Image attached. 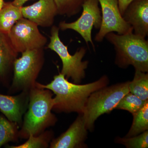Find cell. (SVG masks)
Masks as SVG:
<instances>
[{"label":"cell","mask_w":148,"mask_h":148,"mask_svg":"<svg viewBox=\"0 0 148 148\" xmlns=\"http://www.w3.org/2000/svg\"><path fill=\"white\" fill-rule=\"evenodd\" d=\"M105 38L114 46L119 67L124 69L131 65L135 71L148 73V41L145 38L135 34L133 30L123 35L111 32Z\"/></svg>","instance_id":"cell-3"},{"label":"cell","mask_w":148,"mask_h":148,"mask_svg":"<svg viewBox=\"0 0 148 148\" xmlns=\"http://www.w3.org/2000/svg\"><path fill=\"white\" fill-rule=\"evenodd\" d=\"M8 35L18 53L42 48L47 42L46 37L40 32L38 25L24 17L14 24Z\"/></svg>","instance_id":"cell-7"},{"label":"cell","mask_w":148,"mask_h":148,"mask_svg":"<svg viewBox=\"0 0 148 148\" xmlns=\"http://www.w3.org/2000/svg\"><path fill=\"white\" fill-rule=\"evenodd\" d=\"M87 130L82 114H79L69 129L58 138L52 139L50 148L84 147Z\"/></svg>","instance_id":"cell-11"},{"label":"cell","mask_w":148,"mask_h":148,"mask_svg":"<svg viewBox=\"0 0 148 148\" xmlns=\"http://www.w3.org/2000/svg\"><path fill=\"white\" fill-rule=\"evenodd\" d=\"M22 17L21 8L15 6L12 2H5L0 10V32L8 35L14 24Z\"/></svg>","instance_id":"cell-15"},{"label":"cell","mask_w":148,"mask_h":148,"mask_svg":"<svg viewBox=\"0 0 148 148\" xmlns=\"http://www.w3.org/2000/svg\"><path fill=\"white\" fill-rule=\"evenodd\" d=\"M122 17L136 35L145 38L148 34V0H133Z\"/></svg>","instance_id":"cell-12"},{"label":"cell","mask_w":148,"mask_h":148,"mask_svg":"<svg viewBox=\"0 0 148 148\" xmlns=\"http://www.w3.org/2000/svg\"><path fill=\"white\" fill-rule=\"evenodd\" d=\"M53 96L50 90L36 85L30 90L27 111L18 131L19 138L27 139L30 135L37 136L54 125L57 119L51 112L54 105Z\"/></svg>","instance_id":"cell-2"},{"label":"cell","mask_w":148,"mask_h":148,"mask_svg":"<svg viewBox=\"0 0 148 148\" xmlns=\"http://www.w3.org/2000/svg\"><path fill=\"white\" fill-rule=\"evenodd\" d=\"M147 101H143L129 92L122 98L115 109L125 110L133 114L140 110Z\"/></svg>","instance_id":"cell-21"},{"label":"cell","mask_w":148,"mask_h":148,"mask_svg":"<svg viewBox=\"0 0 148 148\" xmlns=\"http://www.w3.org/2000/svg\"><path fill=\"white\" fill-rule=\"evenodd\" d=\"M98 1L101 6L102 21L99 32L95 36V41L101 42L106 35L111 32L123 35L133 30L121 14L118 0H98Z\"/></svg>","instance_id":"cell-9"},{"label":"cell","mask_w":148,"mask_h":148,"mask_svg":"<svg viewBox=\"0 0 148 148\" xmlns=\"http://www.w3.org/2000/svg\"><path fill=\"white\" fill-rule=\"evenodd\" d=\"M58 27L52 26L51 30L50 42L47 48L56 52L62 62L61 73L67 79H71L73 83L79 84L85 77V70L88 66L87 61H82L86 52V49L82 47L74 55L69 53L68 47L61 41L59 36Z\"/></svg>","instance_id":"cell-6"},{"label":"cell","mask_w":148,"mask_h":148,"mask_svg":"<svg viewBox=\"0 0 148 148\" xmlns=\"http://www.w3.org/2000/svg\"><path fill=\"white\" fill-rule=\"evenodd\" d=\"M18 125L0 115V147L10 142L18 140Z\"/></svg>","instance_id":"cell-18"},{"label":"cell","mask_w":148,"mask_h":148,"mask_svg":"<svg viewBox=\"0 0 148 148\" xmlns=\"http://www.w3.org/2000/svg\"><path fill=\"white\" fill-rule=\"evenodd\" d=\"M132 115V125L125 138L136 136L148 130V101L140 110Z\"/></svg>","instance_id":"cell-17"},{"label":"cell","mask_w":148,"mask_h":148,"mask_svg":"<svg viewBox=\"0 0 148 148\" xmlns=\"http://www.w3.org/2000/svg\"><path fill=\"white\" fill-rule=\"evenodd\" d=\"M106 75L98 80L85 84L69 82L65 75L60 73L53 77V80L47 84L36 82V85L50 90L55 95L52 110L57 112H77L82 114L88 97L91 94L108 84Z\"/></svg>","instance_id":"cell-1"},{"label":"cell","mask_w":148,"mask_h":148,"mask_svg":"<svg viewBox=\"0 0 148 148\" xmlns=\"http://www.w3.org/2000/svg\"><path fill=\"white\" fill-rule=\"evenodd\" d=\"M129 92L144 101L148 99V74L147 73L135 71L133 80L130 82Z\"/></svg>","instance_id":"cell-16"},{"label":"cell","mask_w":148,"mask_h":148,"mask_svg":"<svg viewBox=\"0 0 148 148\" xmlns=\"http://www.w3.org/2000/svg\"><path fill=\"white\" fill-rule=\"evenodd\" d=\"M129 82L107 86L89 96L82 114L88 130H93L99 116L115 109L122 98L129 92Z\"/></svg>","instance_id":"cell-4"},{"label":"cell","mask_w":148,"mask_h":148,"mask_svg":"<svg viewBox=\"0 0 148 148\" xmlns=\"http://www.w3.org/2000/svg\"><path fill=\"white\" fill-rule=\"evenodd\" d=\"M133 1V0H118L120 12L122 16L130 4Z\"/></svg>","instance_id":"cell-23"},{"label":"cell","mask_w":148,"mask_h":148,"mask_svg":"<svg viewBox=\"0 0 148 148\" xmlns=\"http://www.w3.org/2000/svg\"><path fill=\"white\" fill-rule=\"evenodd\" d=\"M53 132L46 130L40 134L34 136L29 135L27 140L25 143L18 145H8V148H46L48 147L51 140L53 139Z\"/></svg>","instance_id":"cell-19"},{"label":"cell","mask_w":148,"mask_h":148,"mask_svg":"<svg viewBox=\"0 0 148 148\" xmlns=\"http://www.w3.org/2000/svg\"><path fill=\"white\" fill-rule=\"evenodd\" d=\"M5 2L4 1V0H0V10L2 8Z\"/></svg>","instance_id":"cell-25"},{"label":"cell","mask_w":148,"mask_h":148,"mask_svg":"<svg viewBox=\"0 0 148 148\" xmlns=\"http://www.w3.org/2000/svg\"><path fill=\"white\" fill-rule=\"evenodd\" d=\"M85 0H54L58 14L71 17L76 15L82 9Z\"/></svg>","instance_id":"cell-20"},{"label":"cell","mask_w":148,"mask_h":148,"mask_svg":"<svg viewBox=\"0 0 148 148\" xmlns=\"http://www.w3.org/2000/svg\"><path fill=\"white\" fill-rule=\"evenodd\" d=\"M16 58L13 66V77L10 91H29L36 86L44 63L43 48L26 51Z\"/></svg>","instance_id":"cell-5"},{"label":"cell","mask_w":148,"mask_h":148,"mask_svg":"<svg viewBox=\"0 0 148 148\" xmlns=\"http://www.w3.org/2000/svg\"><path fill=\"white\" fill-rule=\"evenodd\" d=\"M18 53L14 48L8 35L0 32V79H5L13 69Z\"/></svg>","instance_id":"cell-14"},{"label":"cell","mask_w":148,"mask_h":148,"mask_svg":"<svg viewBox=\"0 0 148 148\" xmlns=\"http://www.w3.org/2000/svg\"><path fill=\"white\" fill-rule=\"evenodd\" d=\"M30 0H14L12 3L15 6L21 8L23 6L24 4Z\"/></svg>","instance_id":"cell-24"},{"label":"cell","mask_w":148,"mask_h":148,"mask_svg":"<svg viewBox=\"0 0 148 148\" xmlns=\"http://www.w3.org/2000/svg\"><path fill=\"white\" fill-rule=\"evenodd\" d=\"M117 143L122 144L127 148H147L148 130L130 138H118Z\"/></svg>","instance_id":"cell-22"},{"label":"cell","mask_w":148,"mask_h":148,"mask_svg":"<svg viewBox=\"0 0 148 148\" xmlns=\"http://www.w3.org/2000/svg\"><path fill=\"white\" fill-rule=\"evenodd\" d=\"M22 16L38 26H53L58 10L54 0H39L32 5L21 7Z\"/></svg>","instance_id":"cell-10"},{"label":"cell","mask_w":148,"mask_h":148,"mask_svg":"<svg viewBox=\"0 0 148 148\" xmlns=\"http://www.w3.org/2000/svg\"><path fill=\"white\" fill-rule=\"evenodd\" d=\"M29 94V91H21L14 96L0 93V111L8 120L21 125L28 108Z\"/></svg>","instance_id":"cell-13"},{"label":"cell","mask_w":148,"mask_h":148,"mask_svg":"<svg viewBox=\"0 0 148 148\" xmlns=\"http://www.w3.org/2000/svg\"><path fill=\"white\" fill-rule=\"evenodd\" d=\"M99 5L98 0H85L82 5V14L79 18L71 23L61 21L58 28L61 31L71 29L77 32L88 45V42H90L95 50L91 32L93 27L98 29L101 27L102 15Z\"/></svg>","instance_id":"cell-8"}]
</instances>
